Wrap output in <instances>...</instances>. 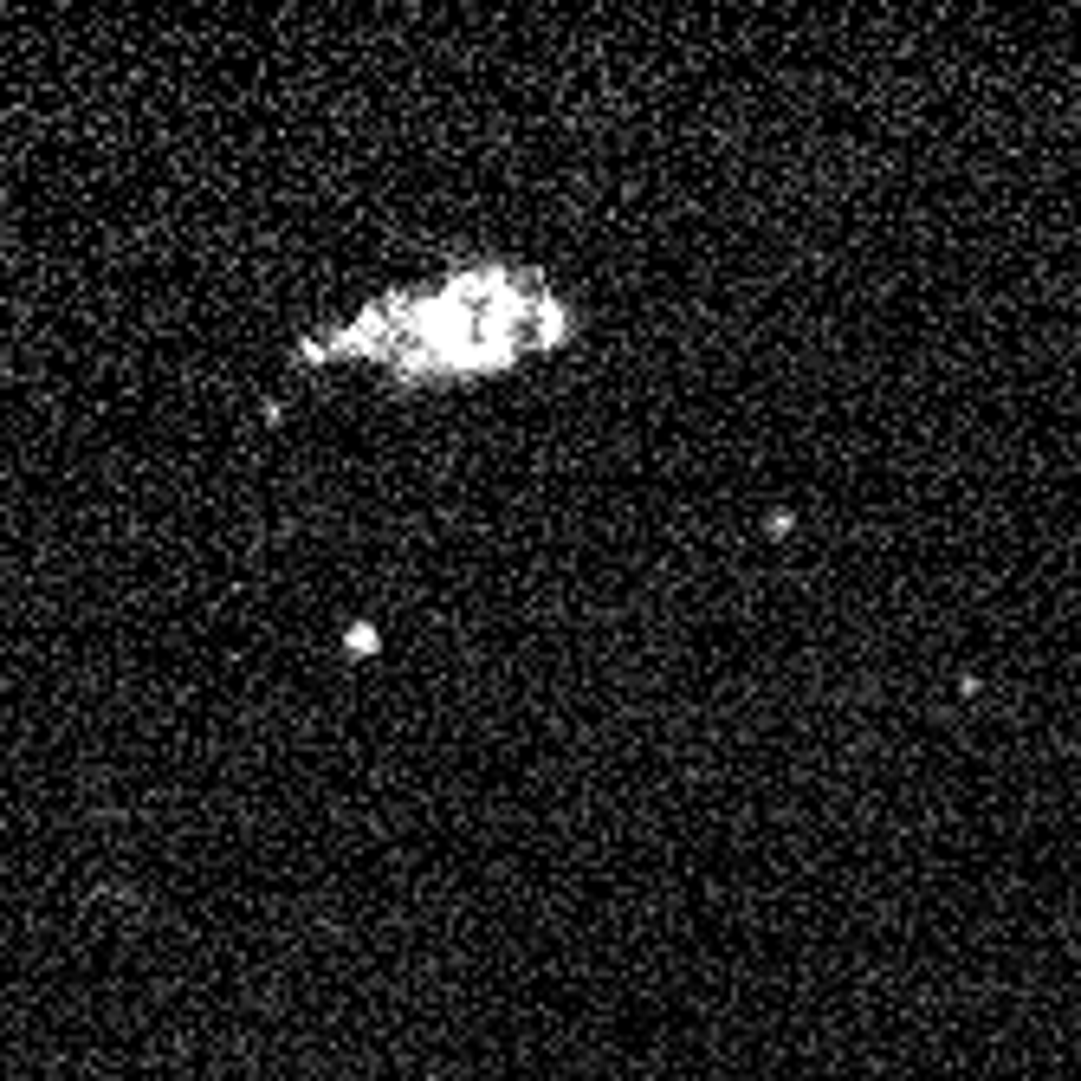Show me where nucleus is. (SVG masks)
Listing matches in <instances>:
<instances>
[{
  "label": "nucleus",
  "instance_id": "1",
  "mask_svg": "<svg viewBox=\"0 0 1081 1081\" xmlns=\"http://www.w3.org/2000/svg\"><path fill=\"white\" fill-rule=\"evenodd\" d=\"M344 648L350 654H376V628H344Z\"/></svg>",
  "mask_w": 1081,
  "mask_h": 1081
}]
</instances>
